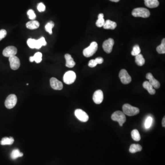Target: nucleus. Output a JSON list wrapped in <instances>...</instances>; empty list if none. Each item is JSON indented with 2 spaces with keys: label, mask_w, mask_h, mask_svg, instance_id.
I'll list each match as a JSON object with an SVG mask.
<instances>
[{
  "label": "nucleus",
  "mask_w": 165,
  "mask_h": 165,
  "mask_svg": "<svg viewBox=\"0 0 165 165\" xmlns=\"http://www.w3.org/2000/svg\"><path fill=\"white\" fill-rule=\"evenodd\" d=\"M122 110L124 114L128 116L136 115L140 112V109L138 108L132 106L128 104H125L123 106Z\"/></svg>",
  "instance_id": "obj_1"
},
{
  "label": "nucleus",
  "mask_w": 165,
  "mask_h": 165,
  "mask_svg": "<svg viewBox=\"0 0 165 165\" xmlns=\"http://www.w3.org/2000/svg\"><path fill=\"white\" fill-rule=\"evenodd\" d=\"M132 14L134 17H141L147 18L150 16V12L149 10L143 7L135 8L132 12Z\"/></svg>",
  "instance_id": "obj_2"
},
{
  "label": "nucleus",
  "mask_w": 165,
  "mask_h": 165,
  "mask_svg": "<svg viewBox=\"0 0 165 165\" xmlns=\"http://www.w3.org/2000/svg\"><path fill=\"white\" fill-rule=\"evenodd\" d=\"M111 118L114 121L118 122L121 127L123 126V124L126 121L125 115L124 112L120 111H116L114 112L112 115Z\"/></svg>",
  "instance_id": "obj_3"
},
{
  "label": "nucleus",
  "mask_w": 165,
  "mask_h": 165,
  "mask_svg": "<svg viewBox=\"0 0 165 165\" xmlns=\"http://www.w3.org/2000/svg\"><path fill=\"white\" fill-rule=\"evenodd\" d=\"M98 49V44L97 42L94 41L90 44L88 47L84 49L83 51V55L86 57H92L96 52Z\"/></svg>",
  "instance_id": "obj_4"
},
{
  "label": "nucleus",
  "mask_w": 165,
  "mask_h": 165,
  "mask_svg": "<svg viewBox=\"0 0 165 165\" xmlns=\"http://www.w3.org/2000/svg\"><path fill=\"white\" fill-rule=\"evenodd\" d=\"M76 79V75L73 71H69L64 75L63 81L67 84H71L74 83Z\"/></svg>",
  "instance_id": "obj_5"
},
{
  "label": "nucleus",
  "mask_w": 165,
  "mask_h": 165,
  "mask_svg": "<svg viewBox=\"0 0 165 165\" xmlns=\"http://www.w3.org/2000/svg\"><path fill=\"white\" fill-rule=\"evenodd\" d=\"M17 102V97L16 95L11 94L9 95L5 102V105L6 108L9 109L13 108L16 105Z\"/></svg>",
  "instance_id": "obj_6"
},
{
  "label": "nucleus",
  "mask_w": 165,
  "mask_h": 165,
  "mask_svg": "<svg viewBox=\"0 0 165 165\" xmlns=\"http://www.w3.org/2000/svg\"><path fill=\"white\" fill-rule=\"evenodd\" d=\"M119 77L123 84H128L131 82V77L128 74L127 71L124 69L120 71L119 73Z\"/></svg>",
  "instance_id": "obj_7"
},
{
  "label": "nucleus",
  "mask_w": 165,
  "mask_h": 165,
  "mask_svg": "<svg viewBox=\"0 0 165 165\" xmlns=\"http://www.w3.org/2000/svg\"><path fill=\"white\" fill-rule=\"evenodd\" d=\"M74 114L80 121L86 122L89 120V116L85 112L81 109H76L74 112Z\"/></svg>",
  "instance_id": "obj_8"
},
{
  "label": "nucleus",
  "mask_w": 165,
  "mask_h": 165,
  "mask_svg": "<svg viewBox=\"0 0 165 165\" xmlns=\"http://www.w3.org/2000/svg\"><path fill=\"white\" fill-rule=\"evenodd\" d=\"M114 44V41L112 38H109L103 42L102 47L106 53H111L112 51V48Z\"/></svg>",
  "instance_id": "obj_9"
},
{
  "label": "nucleus",
  "mask_w": 165,
  "mask_h": 165,
  "mask_svg": "<svg viewBox=\"0 0 165 165\" xmlns=\"http://www.w3.org/2000/svg\"><path fill=\"white\" fill-rule=\"evenodd\" d=\"M10 65L11 69L13 70H16L19 68L20 66V62L19 58L16 57V55L12 56L9 57Z\"/></svg>",
  "instance_id": "obj_10"
},
{
  "label": "nucleus",
  "mask_w": 165,
  "mask_h": 165,
  "mask_svg": "<svg viewBox=\"0 0 165 165\" xmlns=\"http://www.w3.org/2000/svg\"><path fill=\"white\" fill-rule=\"evenodd\" d=\"M17 53V49L13 46H7L4 49L3 51V55L5 57H10L14 56L16 55Z\"/></svg>",
  "instance_id": "obj_11"
},
{
  "label": "nucleus",
  "mask_w": 165,
  "mask_h": 165,
  "mask_svg": "<svg viewBox=\"0 0 165 165\" xmlns=\"http://www.w3.org/2000/svg\"><path fill=\"white\" fill-rule=\"evenodd\" d=\"M103 99L104 95L102 90H99L95 91L93 96V100L96 104H101L103 102Z\"/></svg>",
  "instance_id": "obj_12"
},
{
  "label": "nucleus",
  "mask_w": 165,
  "mask_h": 165,
  "mask_svg": "<svg viewBox=\"0 0 165 165\" xmlns=\"http://www.w3.org/2000/svg\"><path fill=\"white\" fill-rule=\"evenodd\" d=\"M51 87L55 90H61L63 88L62 82L55 77H51L50 79Z\"/></svg>",
  "instance_id": "obj_13"
},
{
  "label": "nucleus",
  "mask_w": 165,
  "mask_h": 165,
  "mask_svg": "<svg viewBox=\"0 0 165 165\" xmlns=\"http://www.w3.org/2000/svg\"><path fill=\"white\" fill-rule=\"evenodd\" d=\"M146 78L149 80L148 82L152 86L153 88L158 89L160 87V82L154 78L152 74L151 73H148L146 76Z\"/></svg>",
  "instance_id": "obj_14"
},
{
  "label": "nucleus",
  "mask_w": 165,
  "mask_h": 165,
  "mask_svg": "<svg viewBox=\"0 0 165 165\" xmlns=\"http://www.w3.org/2000/svg\"><path fill=\"white\" fill-rule=\"evenodd\" d=\"M65 58L66 59V67L69 68H72L75 66V62L72 58V56L69 54H66L65 55Z\"/></svg>",
  "instance_id": "obj_15"
},
{
  "label": "nucleus",
  "mask_w": 165,
  "mask_h": 165,
  "mask_svg": "<svg viewBox=\"0 0 165 165\" xmlns=\"http://www.w3.org/2000/svg\"><path fill=\"white\" fill-rule=\"evenodd\" d=\"M144 1L145 5L149 8H156L159 5L158 0H144Z\"/></svg>",
  "instance_id": "obj_16"
},
{
  "label": "nucleus",
  "mask_w": 165,
  "mask_h": 165,
  "mask_svg": "<svg viewBox=\"0 0 165 165\" xmlns=\"http://www.w3.org/2000/svg\"><path fill=\"white\" fill-rule=\"evenodd\" d=\"M117 24L116 22L111 21L110 20H107L105 22L103 28L106 29H114L117 27Z\"/></svg>",
  "instance_id": "obj_17"
},
{
  "label": "nucleus",
  "mask_w": 165,
  "mask_h": 165,
  "mask_svg": "<svg viewBox=\"0 0 165 165\" xmlns=\"http://www.w3.org/2000/svg\"><path fill=\"white\" fill-rule=\"evenodd\" d=\"M143 87L144 89H146L149 94L153 95L156 93V90L153 89V87L148 81H145L143 84Z\"/></svg>",
  "instance_id": "obj_18"
},
{
  "label": "nucleus",
  "mask_w": 165,
  "mask_h": 165,
  "mask_svg": "<svg viewBox=\"0 0 165 165\" xmlns=\"http://www.w3.org/2000/svg\"><path fill=\"white\" fill-rule=\"evenodd\" d=\"M26 26L27 28L29 29H35L39 27V23L38 21L34 20L28 22Z\"/></svg>",
  "instance_id": "obj_19"
},
{
  "label": "nucleus",
  "mask_w": 165,
  "mask_h": 165,
  "mask_svg": "<svg viewBox=\"0 0 165 165\" xmlns=\"http://www.w3.org/2000/svg\"><path fill=\"white\" fill-rule=\"evenodd\" d=\"M47 45V42L45 41V39L43 37H41L39 39L36 40L35 48L39 49L42 46H45Z\"/></svg>",
  "instance_id": "obj_20"
},
{
  "label": "nucleus",
  "mask_w": 165,
  "mask_h": 165,
  "mask_svg": "<svg viewBox=\"0 0 165 165\" xmlns=\"http://www.w3.org/2000/svg\"><path fill=\"white\" fill-rule=\"evenodd\" d=\"M14 140L13 138L10 137H4L2 139L1 141L0 142V144L3 146L5 145H11L13 144L14 142Z\"/></svg>",
  "instance_id": "obj_21"
},
{
  "label": "nucleus",
  "mask_w": 165,
  "mask_h": 165,
  "mask_svg": "<svg viewBox=\"0 0 165 165\" xmlns=\"http://www.w3.org/2000/svg\"><path fill=\"white\" fill-rule=\"evenodd\" d=\"M142 150V146L140 144H132L131 145L129 148V152L131 153H135L137 152L141 151Z\"/></svg>",
  "instance_id": "obj_22"
},
{
  "label": "nucleus",
  "mask_w": 165,
  "mask_h": 165,
  "mask_svg": "<svg viewBox=\"0 0 165 165\" xmlns=\"http://www.w3.org/2000/svg\"><path fill=\"white\" fill-rule=\"evenodd\" d=\"M105 22V21L104 19V14L103 13H100L98 15V19L96 22V25L98 27L101 28L104 25Z\"/></svg>",
  "instance_id": "obj_23"
},
{
  "label": "nucleus",
  "mask_w": 165,
  "mask_h": 165,
  "mask_svg": "<svg viewBox=\"0 0 165 165\" xmlns=\"http://www.w3.org/2000/svg\"><path fill=\"white\" fill-rule=\"evenodd\" d=\"M135 62L139 66H143L145 63V59L141 54L135 56Z\"/></svg>",
  "instance_id": "obj_24"
},
{
  "label": "nucleus",
  "mask_w": 165,
  "mask_h": 165,
  "mask_svg": "<svg viewBox=\"0 0 165 165\" xmlns=\"http://www.w3.org/2000/svg\"><path fill=\"white\" fill-rule=\"evenodd\" d=\"M23 154L21 152L19 149H14L11 154V157L12 159L15 160L19 157H22Z\"/></svg>",
  "instance_id": "obj_25"
},
{
  "label": "nucleus",
  "mask_w": 165,
  "mask_h": 165,
  "mask_svg": "<svg viewBox=\"0 0 165 165\" xmlns=\"http://www.w3.org/2000/svg\"><path fill=\"white\" fill-rule=\"evenodd\" d=\"M131 136L132 139L136 141H139L141 139V137L139 131L137 129H134L132 131Z\"/></svg>",
  "instance_id": "obj_26"
},
{
  "label": "nucleus",
  "mask_w": 165,
  "mask_h": 165,
  "mask_svg": "<svg viewBox=\"0 0 165 165\" xmlns=\"http://www.w3.org/2000/svg\"><path fill=\"white\" fill-rule=\"evenodd\" d=\"M156 51L159 54H165V39L164 38L162 41V44L160 45L157 46Z\"/></svg>",
  "instance_id": "obj_27"
},
{
  "label": "nucleus",
  "mask_w": 165,
  "mask_h": 165,
  "mask_svg": "<svg viewBox=\"0 0 165 165\" xmlns=\"http://www.w3.org/2000/svg\"><path fill=\"white\" fill-rule=\"evenodd\" d=\"M55 24L52 21H50L46 23L45 26V29L49 34L51 35L52 34V29L54 26Z\"/></svg>",
  "instance_id": "obj_28"
},
{
  "label": "nucleus",
  "mask_w": 165,
  "mask_h": 165,
  "mask_svg": "<svg viewBox=\"0 0 165 165\" xmlns=\"http://www.w3.org/2000/svg\"><path fill=\"white\" fill-rule=\"evenodd\" d=\"M141 49L138 45H136L133 47V50L132 51L131 55L133 56H136L140 54Z\"/></svg>",
  "instance_id": "obj_29"
},
{
  "label": "nucleus",
  "mask_w": 165,
  "mask_h": 165,
  "mask_svg": "<svg viewBox=\"0 0 165 165\" xmlns=\"http://www.w3.org/2000/svg\"><path fill=\"white\" fill-rule=\"evenodd\" d=\"M42 54L41 52H37L34 55V61H35L37 63H39L42 60Z\"/></svg>",
  "instance_id": "obj_30"
},
{
  "label": "nucleus",
  "mask_w": 165,
  "mask_h": 165,
  "mask_svg": "<svg viewBox=\"0 0 165 165\" xmlns=\"http://www.w3.org/2000/svg\"><path fill=\"white\" fill-rule=\"evenodd\" d=\"M153 118L151 117H149L148 118H147V119L146 120V122H145V124H144V127H145V128L146 129H148V128H150V126H151Z\"/></svg>",
  "instance_id": "obj_31"
},
{
  "label": "nucleus",
  "mask_w": 165,
  "mask_h": 165,
  "mask_svg": "<svg viewBox=\"0 0 165 165\" xmlns=\"http://www.w3.org/2000/svg\"><path fill=\"white\" fill-rule=\"evenodd\" d=\"M36 39H29L27 42L28 46L31 49L35 48Z\"/></svg>",
  "instance_id": "obj_32"
},
{
  "label": "nucleus",
  "mask_w": 165,
  "mask_h": 165,
  "mask_svg": "<svg viewBox=\"0 0 165 165\" xmlns=\"http://www.w3.org/2000/svg\"><path fill=\"white\" fill-rule=\"evenodd\" d=\"M27 14L29 16V19L32 20H34L36 18V14H35V12L32 9L29 10L27 12Z\"/></svg>",
  "instance_id": "obj_33"
},
{
  "label": "nucleus",
  "mask_w": 165,
  "mask_h": 165,
  "mask_svg": "<svg viewBox=\"0 0 165 165\" xmlns=\"http://www.w3.org/2000/svg\"><path fill=\"white\" fill-rule=\"evenodd\" d=\"M37 9L39 12H44L45 10V5L43 3H39L37 6Z\"/></svg>",
  "instance_id": "obj_34"
},
{
  "label": "nucleus",
  "mask_w": 165,
  "mask_h": 165,
  "mask_svg": "<svg viewBox=\"0 0 165 165\" xmlns=\"http://www.w3.org/2000/svg\"><path fill=\"white\" fill-rule=\"evenodd\" d=\"M7 34V32L5 29H3L0 30V41L6 37Z\"/></svg>",
  "instance_id": "obj_35"
},
{
  "label": "nucleus",
  "mask_w": 165,
  "mask_h": 165,
  "mask_svg": "<svg viewBox=\"0 0 165 165\" xmlns=\"http://www.w3.org/2000/svg\"><path fill=\"white\" fill-rule=\"evenodd\" d=\"M97 63L96 62L95 60H94V59H92V60H90L89 62V64H88V66L90 67H94L96 66Z\"/></svg>",
  "instance_id": "obj_36"
},
{
  "label": "nucleus",
  "mask_w": 165,
  "mask_h": 165,
  "mask_svg": "<svg viewBox=\"0 0 165 165\" xmlns=\"http://www.w3.org/2000/svg\"><path fill=\"white\" fill-rule=\"evenodd\" d=\"M96 62L97 63V64H102L104 61V59L103 58L101 57H99L96 58L95 59Z\"/></svg>",
  "instance_id": "obj_37"
},
{
  "label": "nucleus",
  "mask_w": 165,
  "mask_h": 165,
  "mask_svg": "<svg viewBox=\"0 0 165 165\" xmlns=\"http://www.w3.org/2000/svg\"><path fill=\"white\" fill-rule=\"evenodd\" d=\"M162 126L163 127H165V117H164L162 121Z\"/></svg>",
  "instance_id": "obj_38"
},
{
  "label": "nucleus",
  "mask_w": 165,
  "mask_h": 165,
  "mask_svg": "<svg viewBox=\"0 0 165 165\" xmlns=\"http://www.w3.org/2000/svg\"><path fill=\"white\" fill-rule=\"evenodd\" d=\"M29 61H30L31 62H33V61H34V56L30 57H29Z\"/></svg>",
  "instance_id": "obj_39"
},
{
  "label": "nucleus",
  "mask_w": 165,
  "mask_h": 165,
  "mask_svg": "<svg viewBox=\"0 0 165 165\" xmlns=\"http://www.w3.org/2000/svg\"><path fill=\"white\" fill-rule=\"evenodd\" d=\"M110 1H112V2H115V3H118L119 1L120 0H110Z\"/></svg>",
  "instance_id": "obj_40"
}]
</instances>
